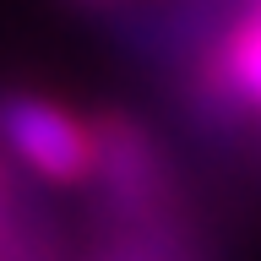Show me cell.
<instances>
[{
    "instance_id": "cell-2",
    "label": "cell",
    "mask_w": 261,
    "mask_h": 261,
    "mask_svg": "<svg viewBox=\"0 0 261 261\" xmlns=\"http://www.w3.org/2000/svg\"><path fill=\"white\" fill-rule=\"evenodd\" d=\"M103 261H169V240H163V234H136V240H125Z\"/></svg>"
},
{
    "instance_id": "cell-1",
    "label": "cell",
    "mask_w": 261,
    "mask_h": 261,
    "mask_svg": "<svg viewBox=\"0 0 261 261\" xmlns=\"http://www.w3.org/2000/svg\"><path fill=\"white\" fill-rule=\"evenodd\" d=\"M0 142L11 147L22 169H33L38 179H55V185H71L98 169V136L76 114H65L60 103L38 93L0 98Z\"/></svg>"
},
{
    "instance_id": "cell-3",
    "label": "cell",
    "mask_w": 261,
    "mask_h": 261,
    "mask_svg": "<svg viewBox=\"0 0 261 261\" xmlns=\"http://www.w3.org/2000/svg\"><path fill=\"white\" fill-rule=\"evenodd\" d=\"M245 22H256V28H261V0H250V11H245Z\"/></svg>"
}]
</instances>
